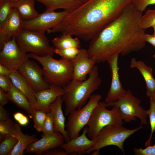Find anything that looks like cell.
Masks as SVG:
<instances>
[{"label":"cell","instance_id":"obj_1","mask_svg":"<svg viewBox=\"0 0 155 155\" xmlns=\"http://www.w3.org/2000/svg\"><path fill=\"white\" fill-rule=\"evenodd\" d=\"M142 16L132 3L115 20L90 40L87 50L90 57L96 63L107 61L119 53L125 56L137 52L145 46L146 29L141 27Z\"/></svg>","mask_w":155,"mask_h":155},{"label":"cell","instance_id":"obj_2","mask_svg":"<svg viewBox=\"0 0 155 155\" xmlns=\"http://www.w3.org/2000/svg\"><path fill=\"white\" fill-rule=\"evenodd\" d=\"M133 0H89L47 32L68 34L90 41L117 19Z\"/></svg>","mask_w":155,"mask_h":155},{"label":"cell","instance_id":"obj_3","mask_svg":"<svg viewBox=\"0 0 155 155\" xmlns=\"http://www.w3.org/2000/svg\"><path fill=\"white\" fill-rule=\"evenodd\" d=\"M86 80H72L63 88L62 99L65 103V114L68 115L74 110L80 108L87 103L92 94L100 86L102 80L99 75L98 69L95 65Z\"/></svg>","mask_w":155,"mask_h":155},{"label":"cell","instance_id":"obj_4","mask_svg":"<svg viewBox=\"0 0 155 155\" xmlns=\"http://www.w3.org/2000/svg\"><path fill=\"white\" fill-rule=\"evenodd\" d=\"M28 54L30 58L41 64L45 79L49 84L63 88L73 80V68L71 61L62 57L56 59L50 54L44 56L32 53Z\"/></svg>","mask_w":155,"mask_h":155},{"label":"cell","instance_id":"obj_5","mask_svg":"<svg viewBox=\"0 0 155 155\" xmlns=\"http://www.w3.org/2000/svg\"><path fill=\"white\" fill-rule=\"evenodd\" d=\"M106 107L105 102L100 101L93 110L87 125V135L90 139H94L107 125H123V121L118 107L114 106L111 110H108L106 108Z\"/></svg>","mask_w":155,"mask_h":155},{"label":"cell","instance_id":"obj_6","mask_svg":"<svg viewBox=\"0 0 155 155\" xmlns=\"http://www.w3.org/2000/svg\"><path fill=\"white\" fill-rule=\"evenodd\" d=\"M143 127L141 125L137 128L129 129L121 125H108L104 127L94 138L96 142L95 144L86 152L90 154L94 150H100L106 146L114 145L120 149L124 154L123 145L125 141L131 135Z\"/></svg>","mask_w":155,"mask_h":155},{"label":"cell","instance_id":"obj_7","mask_svg":"<svg viewBox=\"0 0 155 155\" xmlns=\"http://www.w3.org/2000/svg\"><path fill=\"white\" fill-rule=\"evenodd\" d=\"M15 38L20 47L26 53L30 52L39 56L55 53L56 48L49 45L45 32L23 29Z\"/></svg>","mask_w":155,"mask_h":155},{"label":"cell","instance_id":"obj_8","mask_svg":"<svg viewBox=\"0 0 155 155\" xmlns=\"http://www.w3.org/2000/svg\"><path fill=\"white\" fill-rule=\"evenodd\" d=\"M102 97L100 94L92 95L85 105L69 114L65 126L70 140L79 135L81 130L87 125L93 110Z\"/></svg>","mask_w":155,"mask_h":155},{"label":"cell","instance_id":"obj_9","mask_svg":"<svg viewBox=\"0 0 155 155\" xmlns=\"http://www.w3.org/2000/svg\"><path fill=\"white\" fill-rule=\"evenodd\" d=\"M141 101L132 94L129 90L126 94L117 100L107 104V107L114 106L118 107L123 121L125 122L136 121V117L140 120V125H147V110L140 106Z\"/></svg>","mask_w":155,"mask_h":155},{"label":"cell","instance_id":"obj_10","mask_svg":"<svg viewBox=\"0 0 155 155\" xmlns=\"http://www.w3.org/2000/svg\"><path fill=\"white\" fill-rule=\"evenodd\" d=\"M69 13L65 10L57 12L46 10L32 20H24L23 29L45 32L60 24Z\"/></svg>","mask_w":155,"mask_h":155},{"label":"cell","instance_id":"obj_11","mask_svg":"<svg viewBox=\"0 0 155 155\" xmlns=\"http://www.w3.org/2000/svg\"><path fill=\"white\" fill-rule=\"evenodd\" d=\"M29 58V54L21 49L14 37L4 44L0 52V63L13 71H18Z\"/></svg>","mask_w":155,"mask_h":155},{"label":"cell","instance_id":"obj_12","mask_svg":"<svg viewBox=\"0 0 155 155\" xmlns=\"http://www.w3.org/2000/svg\"><path fill=\"white\" fill-rule=\"evenodd\" d=\"M18 72L30 84L35 92L49 88L43 71L36 63L27 60L19 68Z\"/></svg>","mask_w":155,"mask_h":155},{"label":"cell","instance_id":"obj_13","mask_svg":"<svg viewBox=\"0 0 155 155\" xmlns=\"http://www.w3.org/2000/svg\"><path fill=\"white\" fill-rule=\"evenodd\" d=\"M119 53L112 56L107 61L110 70L111 81L110 88L104 102L107 104L113 102L124 96L127 93L122 85L120 80L118 67Z\"/></svg>","mask_w":155,"mask_h":155},{"label":"cell","instance_id":"obj_14","mask_svg":"<svg viewBox=\"0 0 155 155\" xmlns=\"http://www.w3.org/2000/svg\"><path fill=\"white\" fill-rule=\"evenodd\" d=\"M64 141L63 136L59 132H55L53 135H49L43 133L40 140L29 145L25 149L24 153L41 155L46 150L60 147Z\"/></svg>","mask_w":155,"mask_h":155},{"label":"cell","instance_id":"obj_15","mask_svg":"<svg viewBox=\"0 0 155 155\" xmlns=\"http://www.w3.org/2000/svg\"><path fill=\"white\" fill-rule=\"evenodd\" d=\"M73 68V80L82 81L86 79L96 63L90 58L87 50L81 49L76 57L71 60Z\"/></svg>","mask_w":155,"mask_h":155},{"label":"cell","instance_id":"obj_16","mask_svg":"<svg viewBox=\"0 0 155 155\" xmlns=\"http://www.w3.org/2000/svg\"><path fill=\"white\" fill-rule=\"evenodd\" d=\"M87 126L83 129L82 133L76 138L64 142L60 147L63 149L67 155H82L93 146L96 141L95 139H91L87 136Z\"/></svg>","mask_w":155,"mask_h":155},{"label":"cell","instance_id":"obj_17","mask_svg":"<svg viewBox=\"0 0 155 155\" xmlns=\"http://www.w3.org/2000/svg\"><path fill=\"white\" fill-rule=\"evenodd\" d=\"M63 94V88L56 85L50 84V87L35 93L36 102L32 105L35 110H42L47 113L50 112L49 106L59 96Z\"/></svg>","mask_w":155,"mask_h":155},{"label":"cell","instance_id":"obj_18","mask_svg":"<svg viewBox=\"0 0 155 155\" xmlns=\"http://www.w3.org/2000/svg\"><path fill=\"white\" fill-rule=\"evenodd\" d=\"M62 96H58L49 106L50 112L52 114L54 120V130L55 132H60L64 137L65 141L70 140L65 129V118L62 111V105L63 102Z\"/></svg>","mask_w":155,"mask_h":155},{"label":"cell","instance_id":"obj_19","mask_svg":"<svg viewBox=\"0 0 155 155\" xmlns=\"http://www.w3.org/2000/svg\"><path fill=\"white\" fill-rule=\"evenodd\" d=\"M130 67L136 68L140 72L146 84V94L148 97L155 98V79L152 75V69L144 62L132 58L130 61Z\"/></svg>","mask_w":155,"mask_h":155},{"label":"cell","instance_id":"obj_20","mask_svg":"<svg viewBox=\"0 0 155 155\" xmlns=\"http://www.w3.org/2000/svg\"><path fill=\"white\" fill-rule=\"evenodd\" d=\"M23 21L18 11L13 8L5 21L0 26V33L16 38L23 29Z\"/></svg>","mask_w":155,"mask_h":155},{"label":"cell","instance_id":"obj_21","mask_svg":"<svg viewBox=\"0 0 155 155\" xmlns=\"http://www.w3.org/2000/svg\"><path fill=\"white\" fill-rule=\"evenodd\" d=\"M9 76L13 85L26 97L32 105L35 104L36 102L35 92L30 84L18 71L12 72Z\"/></svg>","mask_w":155,"mask_h":155},{"label":"cell","instance_id":"obj_22","mask_svg":"<svg viewBox=\"0 0 155 155\" xmlns=\"http://www.w3.org/2000/svg\"><path fill=\"white\" fill-rule=\"evenodd\" d=\"M15 124V131L14 136L18 140V142L13 149L9 155H24L26 148L30 144L38 140L36 135H29L24 134L22 132L21 125L16 122Z\"/></svg>","mask_w":155,"mask_h":155},{"label":"cell","instance_id":"obj_23","mask_svg":"<svg viewBox=\"0 0 155 155\" xmlns=\"http://www.w3.org/2000/svg\"><path fill=\"white\" fill-rule=\"evenodd\" d=\"M9 100L19 108L24 110L30 118H32L35 110L26 97L12 84L10 90L6 93Z\"/></svg>","mask_w":155,"mask_h":155},{"label":"cell","instance_id":"obj_24","mask_svg":"<svg viewBox=\"0 0 155 155\" xmlns=\"http://www.w3.org/2000/svg\"><path fill=\"white\" fill-rule=\"evenodd\" d=\"M43 4L46 10L54 11L62 9L69 13L74 11L84 3L82 0H36Z\"/></svg>","mask_w":155,"mask_h":155},{"label":"cell","instance_id":"obj_25","mask_svg":"<svg viewBox=\"0 0 155 155\" xmlns=\"http://www.w3.org/2000/svg\"><path fill=\"white\" fill-rule=\"evenodd\" d=\"M35 2L34 0H19L14 3L13 8L18 11L24 21L31 20L39 14L35 8Z\"/></svg>","mask_w":155,"mask_h":155},{"label":"cell","instance_id":"obj_26","mask_svg":"<svg viewBox=\"0 0 155 155\" xmlns=\"http://www.w3.org/2000/svg\"><path fill=\"white\" fill-rule=\"evenodd\" d=\"M54 47L57 49H64L69 48L81 49L80 41L77 38H73L72 35L63 33L60 36H57L51 40Z\"/></svg>","mask_w":155,"mask_h":155},{"label":"cell","instance_id":"obj_27","mask_svg":"<svg viewBox=\"0 0 155 155\" xmlns=\"http://www.w3.org/2000/svg\"><path fill=\"white\" fill-rule=\"evenodd\" d=\"M15 131V123L10 119L0 121V142L6 137L14 136Z\"/></svg>","mask_w":155,"mask_h":155},{"label":"cell","instance_id":"obj_28","mask_svg":"<svg viewBox=\"0 0 155 155\" xmlns=\"http://www.w3.org/2000/svg\"><path fill=\"white\" fill-rule=\"evenodd\" d=\"M18 142L17 139L13 136L5 138L0 145V155H9Z\"/></svg>","mask_w":155,"mask_h":155},{"label":"cell","instance_id":"obj_29","mask_svg":"<svg viewBox=\"0 0 155 155\" xmlns=\"http://www.w3.org/2000/svg\"><path fill=\"white\" fill-rule=\"evenodd\" d=\"M150 108L147 113L151 131L149 138L145 143L146 147L150 145L153 133L155 132V98H150Z\"/></svg>","mask_w":155,"mask_h":155},{"label":"cell","instance_id":"obj_30","mask_svg":"<svg viewBox=\"0 0 155 155\" xmlns=\"http://www.w3.org/2000/svg\"><path fill=\"white\" fill-rule=\"evenodd\" d=\"M13 4L11 0L0 1V26L5 21L13 8Z\"/></svg>","mask_w":155,"mask_h":155},{"label":"cell","instance_id":"obj_31","mask_svg":"<svg viewBox=\"0 0 155 155\" xmlns=\"http://www.w3.org/2000/svg\"><path fill=\"white\" fill-rule=\"evenodd\" d=\"M140 24L141 27L145 29L155 25V9H149L142 15Z\"/></svg>","mask_w":155,"mask_h":155},{"label":"cell","instance_id":"obj_32","mask_svg":"<svg viewBox=\"0 0 155 155\" xmlns=\"http://www.w3.org/2000/svg\"><path fill=\"white\" fill-rule=\"evenodd\" d=\"M47 113L42 110L34 111L32 118L34 124V127L38 132L42 131Z\"/></svg>","mask_w":155,"mask_h":155},{"label":"cell","instance_id":"obj_33","mask_svg":"<svg viewBox=\"0 0 155 155\" xmlns=\"http://www.w3.org/2000/svg\"><path fill=\"white\" fill-rule=\"evenodd\" d=\"M80 49L74 47L64 49H56L55 53L59 55L61 57L71 61L76 57L80 52Z\"/></svg>","mask_w":155,"mask_h":155},{"label":"cell","instance_id":"obj_34","mask_svg":"<svg viewBox=\"0 0 155 155\" xmlns=\"http://www.w3.org/2000/svg\"><path fill=\"white\" fill-rule=\"evenodd\" d=\"M42 131L46 135H51L55 133L54 130V120L52 114L47 113Z\"/></svg>","mask_w":155,"mask_h":155},{"label":"cell","instance_id":"obj_35","mask_svg":"<svg viewBox=\"0 0 155 155\" xmlns=\"http://www.w3.org/2000/svg\"><path fill=\"white\" fill-rule=\"evenodd\" d=\"M135 7L142 13L148 5L155 4V0H133L132 3Z\"/></svg>","mask_w":155,"mask_h":155},{"label":"cell","instance_id":"obj_36","mask_svg":"<svg viewBox=\"0 0 155 155\" xmlns=\"http://www.w3.org/2000/svg\"><path fill=\"white\" fill-rule=\"evenodd\" d=\"M133 152L136 155H155V144L153 146L150 145L144 149L135 148Z\"/></svg>","mask_w":155,"mask_h":155},{"label":"cell","instance_id":"obj_37","mask_svg":"<svg viewBox=\"0 0 155 155\" xmlns=\"http://www.w3.org/2000/svg\"><path fill=\"white\" fill-rule=\"evenodd\" d=\"M12 84L9 76L0 75V88L5 93L10 90Z\"/></svg>","mask_w":155,"mask_h":155},{"label":"cell","instance_id":"obj_38","mask_svg":"<svg viewBox=\"0 0 155 155\" xmlns=\"http://www.w3.org/2000/svg\"><path fill=\"white\" fill-rule=\"evenodd\" d=\"M13 117L15 120L21 126H26L29 123L27 117L21 112L15 113L13 115Z\"/></svg>","mask_w":155,"mask_h":155},{"label":"cell","instance_id":"obj_39","mask_svg":"<svg viewBox=\"0 0 155 155\" xmlns=\"http://www.w3.org/2000/svg\"><path fill=\"white\" fill-rule=\"evenodd\" d=\"M65 151L61 148H52L44 152L41 155H67Z\"/></svg>","mask_w":155,"mask_h":155},{"label":"cell","instance_id":"obj_40","mask_svg":"<svg viewBox=\"0 0 155 155\" xmlns=\"http://www.w3.org/2000/svg\"><path fill=\"white\" fill-rule=\"evenodd\" d=\"M7 112L4 108L3 106L0 104V121H2L9 119Z\"/></svg>","mask_w":155,"mask_h":155},{"label":"cell","instance_id":"obj_41","mask_svg":"<svg viewBox=\"0 0 155 155\" xmlns=\"http://www.w3.org/2000/svg\"><path fill=\"white\" fill-rule=\"evenodd\" d=\"M143 38L146 42H147L155 48V36L153 34L145 33L143 35Z\"/></svg>","mask_w":155,"mask_h":155},{"label":"cell","instance_id":"obj_42","mask_svg":"<svg viewBox=\"0 0 155 155\" xmlns=\"http://www.w3.org/2000/svg\"><path fill=\"white\" fill-rule=\"evenodd\" d=\"M13 71L7 67L0 63V75L9 76Z\"/></svg>","mask_w":155,"mask_h":155},{"label":"cell","instance_id":"obj_43","mask_svg":"<svg viewBox=\"0 0 155 155\" xmlns=\"http://www.w3.org/2000/svg\"><path fill=\"white\" fill-rule=\"evenodd\" d=\"M8 100L6 93L0 88V104L4 106Z\"/></svg>","mask_w":155,"mask_h":155},{"label":"cell","instance_id":"obj_44","mask_svg":"<svg viewBox=\"0 0 155 155\" xmlns=\"http://www.w3.org/2000/svg\"><path fill=\"white\" fill-rule=\"evenodd\" d=\"M92 152L91 155H99L100 154V150H94Z\"/></svg>","mask_w":155,"mask_h":155},{"label":"cell","instance_id":"obj_45","mask_svg":"<svg viewBox=\"0 0 155 155\" xmlns=\"http://www.w3.org/2000/svg\"><path fill=\"white\" fill-rule=\"evenodd\" d=\"M152 27L154 30V33L153 34L155 36V25H153Z\"/></svg>","mask_w":155,"mask_h":155},{"label":"cell","instance_id":"obj_46","mask_svg":"<svg viewBox=\"0 0 155 155\" xmlns=\"http://www.w3.org/2000/svg\"><path fill=\"white\" fill-rule=\"evenodd\" d=\"M12 1L13 3H14L17 2L18 1H19V0H11Z\"/></svg>","mask_w":155,"mask_h":155},{"label":"cell","instance_id":"obj_47","mask_svg":"<svg viewBox=\"0 0 155 155\" xmlns=\"http://www.w3.org/2000/svg\"><path fill=\"white\" fill-rule=\"evenodd\" d=\"M83 1V2H84V3L86 2L87 1H88L89 0H82Z\"/></svg>","mask_w":155,"mask_h":155},{"label":"cell","instance_id":"obj_48","mask_svg":"<svg viewBox=\"0 0 155 155\" xmlns=\"http://www.w3.org/2000/svg\"><path fill=\"white\" fill-rule=\"evenodd\" d=\"M153 57L155 60V54L153 55Z\"/></svg>","mask_w":155,"mask_h":155},{"label":"cell","instance_id":"obj_49","mask_svg":"<svg viewBox=\"0 0 155 155\" xmlns=\"http://www.w3.org/2000/svg\"><path fill=\"white\" fill-rule=\"evenodd\" d=\"M2 0H0V1H2Z\"/></svg>","mask_w":155,"mask_h":155}]
</instances>
